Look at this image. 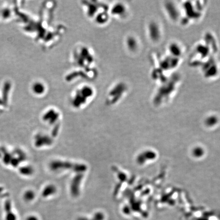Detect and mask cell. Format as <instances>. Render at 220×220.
<instances>
[{
  "instance_id": "cell-1",
  "label": "cell",
  "mask_w": 220,
  "mask_h": 220,
  "mask_svg": "<svg viewBox=\"0 0 220 220\" xmlns=\"http://www.w3.org/2000/svg\"><path fill=\"white\" fill-rule=\"evenodd\" d=\"M94 54L87 46H79L73 51V63L79 67H88L94 64Z\"/></svg>"
},
{
  "instance_id": "cell-2",
  "label": "cell",
  "mask_w": 220,
  "mask_h": 220,
  "mask_svg": "<svg viewBox=\"0 0 220 220\" xmlns=\"http://www.w3.org/2000/svg\"><path fill=\"white\" fill-rule=\"evenodd\" d=\"M95 94L96 90L91 85L88 84L82 85L77 87L71 93V103L73 105H82L93 98Z\"/></svg>"
},
{
  "instance_id": "cell-3",
  "label": "cell",
  "mask_w": 220,
  "mask_h": 220,
  "mask_svg": "<svg viewBox=\"0 0 220 220\" xmlns=\"http://www.w3.org/2000/svg\"><path fill=\"white\" fill-rule=\"evenodd\" d=\"M109 11L111 16L121 19L123 18L125 14L127 13V9L124 4L118 2L114 4L111 8L110 7Z\"/></svg>"
},
{
  "instance_id": "cell-4",
  "label": "cell",
  "mask_w": 220,
  "mask_h": 220,
  "mask_svg": "<svg viewBox=\"0 0 220 220\" xmlns=\"http://www.w3.org/2000/svg\"><path fill=\"white\" fill-rule=\"evenodd\" d=\"M33 89L35 93L37 94H42L46 92V85H44L43 83L38 82L36 83L33 85Z\"/></svg>"
},
{
  "instance_id": "cell-5",
  "label": "cell",
  "mask_w": 220,
  "mask_h": 220,
  "mask_svg": "<svg viewBox=\"0 0 220 220\" xmlns=\"http://www.w3.org/2000/svg\"><path fill=\"white\" fill-rule=\"evenodd\" d=\"M24 200L29 202L30 201L33 199L34 197V193L31 191H26L24 194Z\"/></svg>"
},
{
  "instance_id": "cell-6",
  "label": "cell",
  "mask_w": 220,
  "mask_h": 220,
  "mask_svg": "<svg viewBox=\"0 0 220 220\" xmlns=\"http://www.w3.org/2000/svg\"><path fill=\"white\" fill-rule=\"evenodd\" d=\"M30 169L31 168L28 166L21 167L20 169V172L21 174L24 175H28L30 174V173H31V170Z\"/></svg>"
},
{
  "instance_id": "cell-7",
  "label": "cell",
  "mask_w": 220,
  "mask_h": 220,
  "mask_svg": "<svg viewBox=\"0 0 220 220\" xmlns=\"http://www.w3.org/2000/svg\"><path fill=\"white\" fill-rule=\"evenodd\" d=\"M5 219V220H16V217L15 214L10 211L9 209L8 211H7Z\"/></svg>"
},
{
  "instance_id": "cell-8",
  "label": "cell",
  "mask_w": 220,
  "mask_h": 220,
  "mask_svg": "<svg viewBox=\"0 0 220 220\" xmlns=\"http://www.w3.org/2000/svg\"><path fill=\"white\" fill-rule=\"evenodd\" d=\"M26 220H38V219L35 216H29L26 218Z\"/></svg>"
}]
</instances>
